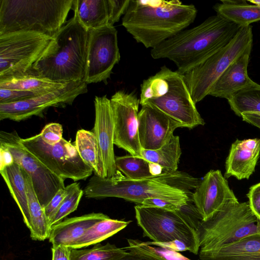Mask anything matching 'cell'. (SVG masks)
<instances>
[{
    "label": "cell",
    "instance_id": "obj_1",
    "mask_svg": "<svg viewBox=\"0 0 260 260\" xmlns=\"http://www.w3.org/2000/svg\"><path fill=\"white\" fill-rule=\"evenodd\" d=\"M200 182L199 179L178 171L142 180L128 179L118 171L111 178L94 175L84 193L87 198L115 197L140 205L147 199L157 198L181 207L192 201L190 190L195 189Z\"/></svg>",
    "mask_w": 260,
    "mask_h": 260
},
{
    "label": "cell",
    "instance_id": "obj_2",
    "mask_svg": "<svg viewBox=\"0 0 260 260\" xmlns=\"http://www.w3.org/2000/svg\"><path fill=\"white\" fill-rule=\"evenodd\" d=\"M241 26L216 14L199 25L184 29L154 48V59L168 58L184 75L227 45Z\"/></svg>",
    "mask_w": 260,
    "mask_h": 260
},
{
    "label": "cell",
    "instance_id": "obj_3",
    "mask_svg": "<svg viewBox=\"0 0 260 260\" xmlns=\"http://www.w3.org/2000/svg\"><path fill=\"white\" fill-rule=\"evenodd\" d=\"M198 11L178 0H130L122 25L134 39L151 49L193 22Z\"/></svg>",
    "mask_w": 260,
    "mask_h": 260
},
{
    "label": "cell",
    "instance_id": "obj_4",
    "mask_svg": "<svg viewBox=\"0 0 260 260\" xmlns=\"http://www.w3.org/2000/svg\"><path fill=\"white\" fill-rule=\"evenodd\" d=\"M89 30L74 15L53 37L30 72L62 83L85 81Z\"/></svg>",
    "mask_w": 260,
    "mask_h": 260
},
{
    "label": "cell",
    "instance_id": "obj_5",
    "mask_svg": "<svg viewBox=\"0 0 260 260\" xmlns=\"http://www.w3.org/2000/svg\"><path fill=\"white\" fill-rule=\"evenodd\" d=\"M140 105L149 106L171 118L180 127L205 124L184 81L183 75L166 66L141 85Z\"/></svg>",
    "mask_w": 260,
    "mask_h": 260
},
{
    "label": "cell",
    "instance_id": "obj_6",
    "mask_svg": "<svg viewBox=\"0 0 260 260\" xmlns=\"http://www.w3.org/2000/svg\"><path fill=\"white\" fill-rule=\"evenodd\" d=\"M73 0H0V36L31 32L50 38L66 23Z\"/></svg>",
    "mask_w": 260,
    "mask_h": 260
},
{
    "label": "cell",
    "instance_id": "obj_7",
    "mask_svg": "<svg viewBox=\"0 0 260 260\" xmlns=\"http://www.w3.org/2000/svg\"><path fill=\"white\" fill-rule=\"evenodd\" d=\"M192 203L191 201L176 211L135 206L136 219L144 237L157 242L178 240L185 244L188 251L198 254V230L202 219Z\"/></svg>",
    "mask_w": 260,
    "mask_h": 260
},
{
    "label": "cell",
    "instance_id": "obj_8",
    "mask_svg": "<svg viewBox=\"0 0 260 260\" xmlns=\"http://www.w3.org/2000/svg\"><path fill=\"white\" fill-rule=\"evenodd\" d=\"M258 222L248 202H231L209 220L200 221L199 252L216 249L259 233Z\"/></svg>",
    "mask_w": 260,
    "mask_h": 260
},
{
    "label": "cell",
    "instance_id": "obj_9",
    "mask_svg": "<svg viewBox=\"0 0 260 260\" xmlns=\"http://www.w3.org/2000/svg\"><path fill=\"white\" fill-rule=\"evenodd\" d=\"M252 43V26L241 27L227 45L183 75L195 104L210 94L217 79L233 62L251 50Z\"/></svg>",
    "mask_w": 260,
    "mask_h": 260
},
{
    "label": "cell",
    "instance_id": "obj_10",
    "mask_svg": "<svg viewBox=\"0 0 260 260\" xmlns=\"http://www.w3.org/2000/svg\"><path fill=\"white\" fill-rule=\"evenodd\" d=\"M52 38L31 32L0 36V79L27 74L47 48Z\"/></svg>",
    "mask_w": 260,
    "mask_h": 260
},
{
    "label": "cell",
    "instance_id": "obj_11",
    "mask_svg": "<svg viewBox=\"0 0 260 260\" xmlns=\"http://www.w3.org/2000/svg\"><path fill=\"white\" fill-rule=\"evenodd\" d=\"M22 144L52 173L65 180H86L93 172L80 157L74 144L62 138L58 143H46L40 134L20 140Z\"/></svg>",
    "mask_w": 260,
    "mask_h": 260
},
{
    "label": "cell",
    "instance_id": "obj_12",
    "mask_svg": "<svg viewBox=\"0 0 260 260\" xmlns=\"http://www.w3.org/2000/svg\"><path fill=\"white\" fill-rule=\"evenodd\" d=\"M20 140L16 132H0V145L10 151L14 161L30 177L35 193L44 208L60 189L65 188L64 180L52 173L27 150Z\"/></svg>",
    "mask_w": 260,
    "mask_h": 260
},
{
    "label": "cell",
    "instance_id": "obj_13",
    "mask_svg": "<svg viewBox=\"0 0 260 260\" xmlns=\"http://www.w3.org/2000/svg\"><path fill=\"white\" fill-rule=\"evenodd\" d=\"M120 60L117 30L114 25L89 30L85 80L87 84L101 82L107 84Z\"/></svg>",
    "mask_w": 260,
    "mask_h": 260
},
{
    "label": "cell",
    "instance_id": "obj_14",
    "mask_svg": "<svg viewBox=\"0 0 260 260\" xmlns=\"http://www.w3.org/2000/svg\"><path fill=\"white\" fill-rule=\"evenodd\" d=\"M87 92L85 81L72 82L65 87L29 99L9 104H0V120L20 121L40 115L51 107L72 105L79 95Z\"/></svg>",
    "mask_w": 260,
    "mask_h": 260
},
{
    "label": "cell",
    "instance_id": "obj_15",
    "mask_svg": "<svg viewBox=\"0 0 260 260\" xmlns=\"http://www.w3.org/2000/svg\"><path fill=\"white\" fill-rule=\"evenodd\" d=\"M110 100L114 124V145L132 156L140 157L142 148L138 119L140 99L133 92L118 90Z\"/></svg>",
    "mask_w": 260,
    "mask_h": 260
},
{
    "label": "cell",
    "instance_id": "obj_16",
    "mask_svg": "<svg viewBox=\"0 0 260 260\" xmlns=\"http://www.w3.org/2000/svg\"><path fill=\"white\" fill-rule=\"evenodd\" d=\"M191 200L202 220L207 221L228 204L238 201L219 170L209 171L192 194Z\"/></svg>",
    "mask_w": 260,
    "mask_h": 260
},
{
    "label": "cell",
    "instance_id": "obj_17",
    "mask_svg": "<svg viewBox=\"0 0 260 260\" xmlns=\"http://www.w3.org/2000/svg\"><path fill=\"white\" fill-rule=\"evenodd\" d=\"M93 131L104 165L105 177L111 178L118 172L114 151V124L110 100L106 95L95 96Z\"/></svg>",
    "mask_w": 260,
    "mask_h": 260
},
{
    "label": "cell",
    "instance_id": "obj_18",
    "mask_svg": "<svg viewBox=\"0 0 260 260\" xmlns=\"http://www.w3.org/2000/svg\"><path fill=\"white\" fill-rule=\"evenodd\" d=\"M139 141L143 149L156 150L165 145L180 127L166 114L148 105L142 106L138 114Z\"/></svg>",
    "mask_w": 260,
    "mask_h": 260
},
{
    "label": "cell",
    "instance_id": "obj_19",
    "mask_svg": "<svg viewBox=\"0 0 260 260\" xmlns=\"http://www.w3.org/2000/svg\"><path fill=\"white\" fill-rule=\"evenodd\" d=\"M260 154V139H237L231 146L225 161L224 177L249 179L254 172Z\"/></svg>",
    "mask_w": 260,
    "mask_h": 260
},
{
    "label": "cell",
    "instance_id": "obj_20",
    "mask_svg": "<svg viewBox=\"0 0 260 260\" xmlns=\"http://www.w3.org/2000/svg\"><path fill=\"white\" fill-rule=\"evenodd\" d=\"M251 52H245L228 67L217 79L209 95L228 100L235 93L254 83L247 71Z\"/></svg>",
    "mask_w": 260,
    "mask_h": 260
},
{
    "label": "cell",
    "instance_id": "obj_21",
    "mask_svg": "<svg viewBox=\"0 0 260 260\" xmlns=\"http://www.w3.org/2000/svg\"><path fill=\"white\" fill-rule=\"evenodd\" d=\"M108 217L102 213H91L66 219L51 227L48 239L52 245L71 248L88 229Z\"/></svg>",
    "mask_w": 260,
    "mask_h": 260
},
{
    "label": "cell",
    "instance_id": "obj_22",
    "mask_svg": "<svg viewBox=\"0 0 260 260\" xmlns=\"http://www.w3.org/2000/svg\"><path fill=\"white\" fill-rule=\"evenodd\" d=\"M198 254L201 260H260V233Z\"/></svg>",
    "mask_w": 260,
    "mask_h": 260
},
{
    "label": "cell",
    "instance_id": "obj_23",
    "mask_svg": "<svg viewBox=\"0 0 260 260\" xmlns=\"http://www.w3.org/2000/svg\"><path fill=\"white\" fill-rule=\"evenodd\" d=\"M213 9L217 15L241 27L260 21V6L245 0H221Z\"/></svg>",
    "mask_w": 260,
    "mask_h": 260
},
{
    "label": "cell",
    "instance_id": "obj_24",
    "mask_svg": "<svg viewBox=\"0 0 260 260\" xmlns=\"http://www.w3.org/2000/svg\"><path fill=\"white\" fill-rule=\"evenodd\" d=\"M74 16L88 30L109 24L108 0H73Z\"/></svg>",
    "mask_w": 260,
    "mask_h": 260
},
{
    "label": "cell",
    "instance_id": "obj_25",
    "mask_svg": "<svg viewBox=\"0 0 260 260\" xmlns=\"http://www.w3.org/2000/svg\"><path fill=\"white\" fill-rule=\"evenodd\" d=\"M28 218L25 224L34 240L44 241L48 239L50 228L44 208L34 190L31 179L26 172Z\"/></svg>",
    "mask_w": 260,
    "mask_h": 260
},
{
    "label": "cell",
    "instance_id": "obj_26",
    "mask_svg": "<svg viewBox=\"0 0 260 260\" xmlns=\"http://www.w3.org/2000/svg\"><path fill=\"white\" fill-rule=\"evenodd\" d=\"M0 173L25 223L28 218L26 172L20 165L14 162L0 169Z\"/></svg>",
    "mask_w": 260,
    "mask_h": 260
},
{
    "label": "cell",
    "instance_id": "obj_27",
    "mask_svg": "<svg viewBox=\"0 0 260 260\" xmlns=\"http://www.w3.org/2000/svg\"><path fill=\"white\" fill-rule=\"evenodd\" d=\"M68 83L53 81L37 76L30 72L22 76L0 79V88L29 91L36 95L63 88Z\"/></svg>",
    "mask_w": 260,
    "mask_h": 260
},
{
    "label": "cell",
    "instance_id": "obj_28",
    "mask_svg": "<svg viewBox=\"0 0 260 260\" xmlns=\"http://www.w3.org/2000/svg\"><path fill=\"white\" fill-rule=\"evenodd\" d=\"M74 145L80 157L92 169L94 175L104 178V165L94 133L83 129L78 130Z\"/></svg>",
    "mask_w": 260,
    "mask_h": 260
},
{
    "label": "cell",
    "instance_id": "obj_29",
    "mask_svg": "<svg viewBox=\"0 0 260 260\" xmlns=\"http://www.w3.org/2000/svg\"><path fill=\"white\" fill-rule=\"evenodd\" d=\"M181 155L179 137L173 135L159 149L146 150L142 148L140 157L160 166L166 172H175L177 171Z\"/></svg>",
    "mask_w": 260,
    "mask_h": 260
},
{
    "label": "cell",
    "instance_id": "obj_30",
    "mask_svg": "<svg viewBox=\"0 0 260 260\" xmlns=\"http://www.w3.org/2000/svg\"><path fill=\"white\" fill-rule=\"evenodd\" d=\"M130 222L109 217L102 220L88 229L71 248L80 249L98 244L124 229Z\"/></svg>",
    "mask_w": 260,
    "mask_h": 260
},
{
    "label": "cell",
    "instance_id": "obj_31",
    "mask_svg": "<svg viewBox=\"0 0 260 260\" xmlns=\"http://www.w3.org/2000/svg\"><path fill=\"white\" fill-rule=\"evenodd\" d=\"M231 110L241 117L245 113H260V85L255 82L228 100Z\"/></svg>",
    "mask_w": 260,
    "mask_h": 260
},
{
    "label": "cell",
    "instance_id": "obj_32",
    "mask_svg": "<svg viewBox=\"0 0 260 260\" xmlns=\"http://www.w3.org/2000/svg\"><path fill=\"white\" fill-rule=\"evenodd\" d=\"M128 251L114 244L100 243L90 249H72L70 260H116L123 256Z\"/></svg>",
    "mask_w": 260,
    "mask_h": 260
},
{
    "label": "cell",
    "instance_id": "obj_33",
    "mask_svg": "<svg viewBox=\"0 0 260 260\" xmlns=\"http://www.w3.org/2000/svg\"><path fill=\"white\" fill-rule=\"evenodd\" d=\"M115 165L119 171L131 180H142L155 177L150 172V162L140 157L131 155L117 156L115 157Z\"/></svg>",
    "mask_w": 260,
    "mask_h": 260
},
{
    "label": "cell",
    "instance_id": "obj_34",
    "mask_svg": "<svg viewBox=\"0 0 260 260\" xmlns=\"http://www.w3.org/2000/svg\"><path fill=\"white\" fill-rule=\"evenodd\" d=\"M127 251H136L157 260H191L179 252L160 246L149 245L138 239L127 240Z\"/></svg>",
    "mask_w": 260,
    "mask_h": 260
},
{
    "label": "cell",
    "instance_id": "obj_35",
    "mask_svg": "<svg viewBox=\"0 0 260 260\" xmlns=\"http://www.w3.org/2000/svg\"><path fill=\"white\" fill-rule=\"evenodd\" d=\"M66 188L67 194L55 216L49 222L50 228L62 221L64 218L75 211L83 196V190L80 188L78 182L68 185Z\"/></svg>",
    "mask_w": 260,
    "mask_h": 260
},
{
    "label": "cell",
    "instance_id": "obj_36",
    "mask_svg": "<svg viewBox=\"0 0 260 260\" xmlns=\"http://www.w3.org/2000/svg\"><path fill=\"white\" fill-rule=\"evenodd\" d=\"M62 127L58 123L46 124L39 134L42 140L47 144L53 145L59 142L62 138Z\"/></svg>",
    "mask_w": 260,
    "mask_h": 260
},
{
    "label": "cell",
    "instance_id": "obj_37",
    "mask_svg": "<svg viewBox=\"0 0 260 260\" xmlns=\"http://www.w3.org/2000/svg\"><path fill=\"white\" fill-rule=\"evenodd\" d=\"M34 93L27 91L0 88V104L17 102L35 96Z\"/></svg>",
    "mask_w": 260,
    "mask_h": 260
},
{
    "label": "cell",
    "instance_id": "obj_38",
    "mask_svg": "<svg viewBox=\"0 0 260 260\" xmlns=\"http://www.w3.org/2000/svg\"><path fill=\"white\" fill-rule=\"evenodd\" d=\"M109 6V24L114 25L125 13L130 0H108Z\"/></svg>",
    "mask_w": 260,
    "mask_h": 260
},
{
    "label": "cell",
    "instance_id": "obj_39",
    "mask_svg": "<svg viewBox=\"0 0 260 260\" xmlns=\"http://www.w3.org/2000/svg\"><path fill=\"white\" fill-rule=\"evenodd\" d=\"M67 194V190L66 187L60 189L47 205L44 208L49 223L55 216Z\"/></svg>",
    "mask_w": 260,
    "mask_h": 260
},
{
    "label": "cell",
    "instance_id": "obj_40",
    "mask_svg": "<svg viewBox=\"0 0 260 260\" xmlns=\"http://www.w3.org/2000/svg\"><path fill=\"white\" fill-rule=\"evenodd\" d=\"M247 196L251 209L260 220V182L250 187Z\"/></svg>",
    "mask_w": 260,
    "mask_h": 260
},
{
    "label": "cell",
    "instance_id": "obj_41",
    "mask_svg": "<svg viewBox=\"0 0 260 260\" xmlns=\"http://www.w3.org/2000/svg\"><path fill=\"white\" fill-rule=\"evenodd\" d=\"M144 207L159 208L170 211L179 210L182 207L177 206L171 202L157 198H149L145 200L141 204Z\"/></svg>",
    "mask_w": 260,
    "mask_h": 260
},
{
    "label": "cell",
    "instance_id": "obj_42",
    "mask_svg": "<svg viewBox=\"0 0 260 260\" xmlns=\"http://www.w3.org/2000/svg\"><path fill=\"white\" fill-rule=\"evenodd\" d=\"M72 248L62 245H52V260H70Z\"/></svg>",
    "mask_w": 260,
    "mask_h": 260
},
{
    "label": "cell",
    "instance_id": "obj_43",
    "mask_svg": "<svg viewBox=\"0 0 260 260\" xmlns=\"http://www.w3.org/2000/svg\"><path fill=\"white\" fill-rule=\"evenodd\" d=\"M146 244L165 247L170 250L177 252H181L188 250L185 244L178 240L168 242H145Z\"/></svg>",
    "mask_w": 260,
    "mask_h": 260
},
{
    "label": "cell",
    "instance_id": "obj_44",
    "mask_svg": "<svg viewBox=\"0 0 260 260\" xmlns=\"http://www.w3.org/2000/svg\"><path fill=\"white\" fill-rule=\"evenodd\" d=\"M0 169L10 165L14 162L13 157L10 151L2 145H0Z\"/></svg>",
    "mask_w": 260,
    "mask_h": 260
},
{
    "label": "cell",
    "instance_id": "obj_45",
    "mask_svg": "<svg viewBox=\"0 0 260 260\" xmlns=\"http://www.w3.org/2000/svg\"><path fill=\"white\" fill-rule=\"evenodd\" d=\"M116 260H157L149 256L142 253L134 251H128V253L123 256Z\"/></svg>",
    "mask_w": 260,
    "mask_h": 260
},
{
    "label": "cell",
    "instance_id": "obj_46",
    "mask_svg": "<svg viewBox=\"0 0 260 260\" xmlns=\"http://www.w3.org/2000/svg\"><path fill=\"white\" fill-rule=\"evenodd\" d=\"M241 117L243 121L260 129V113H243Z\"/></svg>",
    "mask_w": 260,
    "mask_h": 260
},
{
    "label": "cell",
    "instance_id": "obj_47",
    "mask_svg": "<svg viewBox=\"0 0 260 260\" xmlns=\"http://www.w3.org/2000/svg\"><path fill=\"white\" fill-rule=\"evenodd\" d=\"M248 2L252 4L260 6V0H250Z\"/></svg>",
    "mask_w": 260,
    "mask_h": 260
},
{
    "label": "cell",
    "instance_id": "obj_48",
    "mask_svg": "<svg viewBox=\"0 0 260 260\" xmlns=\"http://www.w3.org/2000/svg\"><path fill=\"white\" fill-rule=\"evenodd\" d=\"M258 226H259V231H260V220H259Z\"/></svg>",
    "mask_w": 260,
    "mask_h": 260
}]
</instances>
